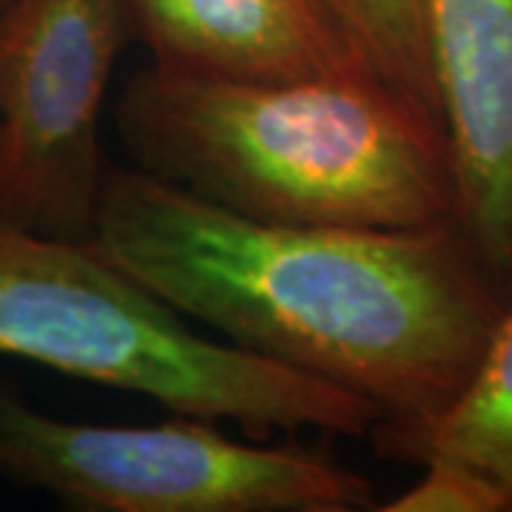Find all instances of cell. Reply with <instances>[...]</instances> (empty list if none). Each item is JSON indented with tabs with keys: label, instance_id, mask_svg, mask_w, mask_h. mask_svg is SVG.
Instances as JSON below:
<instances>
[{
	"label": "cell",
	"instance_id": "obj_1",
	"mask_svg": "<svg viewBox=\"0 0 512 512\" xmlns=\"http://www.w3.org/2000/svg\"><path fill=\"white\" fill-rule=\"evenodd\" d=\"M89 242L188 322L348 390L390 427L456 402L507 308L456 222L274 225L134 165H109Z\"/></svg>",
	"mask_w": 512,
	"mask_h": 512
},
{
	"label": "cell",
	"instance_id": "obj_2",
	"mask_svg": "<svg viewBox=\"0 0 512 512\" xmlns=\"http://www.w3.org/2000/svg\"><path fill=\"white\" fill-rule=\"evenodd\" d=\"M114 128L134 168L222 211L274 225L456 222L450 148L376 74L214 80L148 66Z\"/></svg>",
	"mask_w": 512,
	"mask_h": 512
},
{
	"label": "cell",
	"instance_id": "obj_3",
	"mask_svg": "<svg viewBox=\"0 0 512 512\" xmlns=\"http://www.w3.org/2000/svg\"><path fill=\"white\" fill-rule=\"evenodd\" d=\"M0 356L146 396L245 436L316 430L367 439L365 399L211 339L117 268L89 239L0 220Z\"/></svg>",
	"mask_w": 512,
	"mask_h": 512
},
{
	"label": "cell",
	"instance_id": "obj_4",
	"mask_svg": "<svg viewBox=\"0 0 512 512\" xmlns=\"http://www.w3.org/2000/svg\"><path fill=\"white\" fill-rule=\"evenodd\" d=\"M0 478L77 512H359L373 484L293 444L217 421L89 424L49 416L0 379Z\"/></svg>",
	"mask_w": 512,
	"mask_h": 512
},
{
	"label": "cell",
	"instance_id": "obj_5",
	"mask_svg": "<svg viewBox=\"0 0 512 512\" xmlns=\"http://www.w3.org/2000/svg\"><path fill=\"white\" fill-rule=\"evenodd\" d=\"M126 37L120 0H3L0 220L92 237L111 165L100 120Z\"/></svg>",
	"mask_w": 512,
	"mask_h": 512
},
{
	"label": "cell",
	"instance_id": "obj_6",
	"mask_svg": "<svg viewBox=\"0 0 512 512\" xmlns=\"http://www.w3.org/2000/svg\"><path fill=\"white\" fill-rule=\"evenodd\" d=\"M430 60L456 225L512 299V0H430Z\"/></svg>",
	"mask_w": 512,
	"mask_h": 512
},
{
	"label": "cell",
	"instance_id": "obj_7",
	"mask_svg": "<svg viewBox=\"0 0 512 512\" xmlns=\"http://www.w3.org/2000/svg\"><path fill=\"white\" fill-rule=\"evenodd\" d=\"M151 66L214 80L370 72L328 0H120ZM373 74V72H370Z\"/></svg>",
	"mask_w": 512,
	"mask_h": 512
},
{
	"label": "cell",
	"instance_id": "obj_8",
	"mask_svg": "<svg viewBox=\"0 0 512 512\" xmlns=\"http://www.w3.org/2000/svg\"><path fill=\"white\" fill-rule=\"evenodd\" d=\"M367 439L384 458H456L476 467L507 493L512 512V299L456 402L421 424H376Z\"/></svg>",
	"mask_w": 512,
	"mask_h": 512
},
{
	"label": "cell",
	"instance_id": "obj_9",
	"mask_svg": "<svg viewBox=\"0 0 512 512\" xmlns=\"http://www.w3.org/2000/svg\"><path fill=\"white\" fill-rule=\"evenodd\" d=\"M330 9L348 32L367 69L387 89L441 128V109L433 60L427 6L430 0H328Z\"/></svg>",
	"mask_w": 512,
	"mask_h": 512
},
{
	"label": "cell",
	"instance_id": "obj_10",
	"mask_svg": "<svg viewBox=\"0 0 512 512\" xmlns=\"http://www.w3.org/2000/svg\"><path fill=\"white\" fill-rule=\"evenodd\" d=\"M404 493L376 504L382 512H510V498L481 470L456 458H427Z\"/></svg>",
	"mask_w": 512,
	"mask_h": 512
},
{
	"label": "cell",
	"instance_id": "obj_11",
	"mask_svg": "<svg viewBox=\"0 0 512 512\" xmlns=\"http://www.w3.org/2000/svg\"><path fill=\"white\" fill-rule=\"evenodd\" d=\"M0 6H3V0H0Z\"/></svg>",
	"mask_w": 512,
	"mask_h": 512
}]
</instances>
